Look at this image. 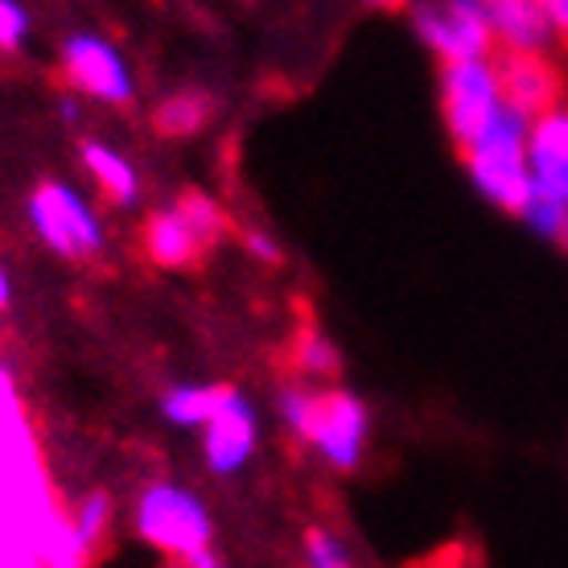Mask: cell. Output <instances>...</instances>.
Masks as SVG:
<instances>
[{"label":"cell","mask_w":568,"mask_h":568,"mask_svg":"<svg viewBox=\"0 0 568 568\" xmlns=\"http://www.w3.org/2000/svg\"><path fill=\"white\" fill-rule=\"evenodd\" d=\"M284 413H288V420H293L301 437L313 440L334 466L351 469L358 462L367 416H363V404L355 396H346L338 387H329V392H293L284 399Z\"/></svg>","instance_id":"3957f363"},{"label":"cell","mask_w":568,"mask_h":568,"mask_svg":"<svg viewBox=\"0 0 568 568\" xmlns=\"http://www.w3.org/2000/svg\"><path fill=\"white\" fill-rule=\"evenodd\" d=\"M556 240H565V243H568V219H565V227H560V235H556Z\"/></svg>","instance_id":"cb8c5ba5"},{"label":"cell","mask_w":568,"mask_h":568,"mask_svg":"<svg viewBox=\"0 0 568 568\" xmlns=\"http://www.w3.org/2000/svg\"><path fill=\"white\" fill-rule=\"evenodd\" d=\"M531 182L568 202V112H544L531 129Z\"/></svg>","instance_id":"8fae6325"},{"label":"cell","mask_w":568,"mask_h":568,"mask_svg":"<svg viewBox=\"0 0 568 568\" xmlns=\"http://www.w3.org/2000/svg\"><path fill=\"white\" fill-rule=\"evenodd\" d=\"M79 565L87 560L74 519L50 503L29 425L0 379V565Z\"/></svg>","instance_id":"6da1fadb"},{"label":"cell","mask_w":568,"mask_h":568,"mask_svg":"<svg viewBox=\"0 0 568 568\" xmlns=\"http://www.w3.org/2000/svg\"><path fill=\"white\" fill-rule=\"evenodd\" d=\"M440 103H445V124L454 132L457 149H466L490 124V115L503 108L495 67H486L478 58L445 62V71H440Z\"/></svg>","instance_id":"5b68a950"},{"label":"cell","mask_w":568,"mask_h":568,"mask_svg":"<svg viewBox=\"0 0 568 568\" xmlns=\"http://www.w3.org/2000/svg\"><path fill=\"white\" fill-rule=\"evenodd\" d=\"M486 13L495 38H503V45H519V50H540L548 42V13L540 0H474Z\"/></svg>","instance_id":"7c38bea8"},{"label":"cell","mask_w":568,"mask_h":568,"mask_svg":"<svg viewBox=\"0 0 568 568\" xmlns=\"http://www.w3.org/2000/svg\"><path fill=\"white\" fill-rule=\"evenodd\" d=\"M211 120V100L206 95H173L170 103H161L153 115V124L161 136H190V132H199L202 124Z\"/></svg>","instance_id":"9a60e30c"},{"label":"cell","mask_w":568,"mask_h":568,"mask_svg":"<svg viewBox=\"0 0 568 568\" xmlns=\"http://www.w3.org/2000/svg\"><path fill=\"white\" fill-rule=\"evenodd\" d=\"M310 556H313V565H342L346 556L334 548V540H326L322 531H310Z\"/></svg>","instance_id":"ffe728a7"},{"label":"cell","mask_w":568,"mask_h":568,"mask_svg":"<svg viewBox=\"0 0 568 568\" xmlns=\"http://www.w3.org/2000/svg\"><path fill=\"white\" fill-rule=\"evenodd\" d=\"M416 26L445 62L483 58L495 45V29L474 0H428L416 9Z\"/></svg>","instance_id":"52a82bcc"},{"label":"cell","mask_w":568,"mask_h":568,"mask_svg":"<svg viewBox=\"0 0 568 568\" xmlns=\"http://www.w3.org/2000/svg\"><path fill=\"white\" fill-rule=\"evenodd\" d=\"M462 156L478 185L503 211L524 214L527 199H531V173L524 165V115L503 103L490 115V124L462 149Z\"/></svg>","instance_id":"7a4b0ae2"},{"label":"cell","mask_w":568,"mask_h":568,"mask_svg":"<svg viewBox=\"0 0 568 568\" xmlns=\"http://www.w3.org/2000/svg\"><path fill=\"white\" fill-rule=\"evenodd\" d=\"M371 4H375V9H387V13H396V9H404L408 0H371Z\"/></svg>","instance_id":"7402d4cb"},{"label":"cell","mask_w":568,"mask_h":568,"mask_svg":"<svg viewBox=\"0 0 568 568\" xmlns=\"http://www.w3.org/2000/svg\"><path fill=\"white\" fill-rule=\"evenodd\" d=\"M540 4H544V13H548V21L565 33V42H568V0H540Z\"/></svg>","instance_id":"44dd1931"},{"label":"cell","mask_w":568,"mask_h":568,"mask_svg":"<svg viewBox=\"0 0 568 568\" xmlns=\"http://www.w3.org/2000/svg\"><path fill=\"white\" fill-rule=\"evenodd\" d=\"M67 74H71V83H79L83 91L100 95V100L124 103L132 95L120 58L103 42H95V38H74L67 45Z\"/></svg>","instance_id":"9c48e42d"},{"label":"cell","mask_w":568,"mask_h":568,"mask_svg":"<svg viewBox=\"0 0 568 568\" xmlns=\"http://www.w3.org/2000/svg\"><path fill=\"white\" fill-rule=\"evenodd\" d=\"M231 387H185V392H173L165 399V413L173 420H211L223 404H227Z\"/></svg>","instance_id":"e0dca14e"},{"label":"cell","mask_w":568,"mask_h":568,"mask_svg":"<svg viewBox=\"0 0 568 568\" xmlns=\"http://www.w3.org/2000/svg\"><path fill=\"white\" fill-rule=\"evenodd\" d=\"M495 79L503 103L524 120H540L544 112H552L560 103V91H565V79L552 62L540 50H519V45H507L498 54Z\"/></svg>","instance_id":"8992f818"},{"label":"cell","mask_w":568,"mask_h":568,"mask_svg":"<svg viewBox=\"0 0 568 568\" xmlns=\"http://www.w3.org/2000/svg\"><path fill=\"white\" fill-rule=\"evenodd\" d=\"M103 527H108V503H103V498H87L83 511L74 515V531H79L87 556H91V548H100Z\"/></svg>","instance_id":"ac0fdd59"},{"label":"cell","mask_w":568,"mask_h":568,"mask_svg":"<svg viewBox=\"0 0 568 568\" xmlns=\"http://www.w3.org/2000/svg\"><path fill=\"white\" fill-rule=\"evenodd\" d=\"M144 252L161 268H190L211 252V243L202 240L199 227L173 206V211H161L144 223Z\"/></svg>","instance_id":"30bf717a"},{"label":"cell","mask_w":568,"mask_h":568,"mask_svg":"<svg viewBox=\"0 0 568 568\" xmlns=\"http://www.w3.org/2000/svg\"><path fill=\"white\" fill-rule=\"evenodd\" d=\"M83 161L87 170L95 173V182H100V190L108 194L112 202H132V194H136V178H132L129 161H120V156L112 153V149H103V144H83Z\"/></svg>","instance_id":"5bb4252c"},{"label":"cell","mask_w":568,"mask_h":568,"mask_svg":"<svg viewBox=\"0 0 568 568\" xmlns=\"http://www.w3.org/2000/svg\"><path fill=\"white\" fill-rule=\"evenodd\" d=\"M9 301V284H4V272H0V305Z\"/></svg>","instance_id":"603a6c76"},{"label":"cell","mask_w":568,"mask_h":568,"mask_svg":"<svg viewBox=\"0 0 568 568\" xmlns=\"http://www.w3.org/2000/svg\"><path fill=\"white\" fill-rule=\"evenodd\" d=\"M141 536L153 548L170 556H182V565H214L211 552H202L211 540V524L199 503L173 486H153L141 498V511H136Z\"/></svg>","instance_id":"277c9868"},{"label":"cell","mask_w":568,"mask_h":568,"mask_svg":"<svg viewBox=\"0 0 568 568\" xmlns=\"http://www.w3.org/2000/svg\"><path fill=\"white\" fill-rule=\"evenodd\" d=\"M21 38H26V13L9 0H0V50H13Z\"/></svg>","instance_id":"d6986e66"},{"label":"cell","mask_w":568,"mask_h":568,"mask_svg":"<svg viewBox=\"0 0 568 568\" xmlns=\"http://www.w3.org/2000/svg\"><path fill=\"white\" fill-rule=\"evenodd\" d=\"M288 363L297 375H313V379H334L338 375V355L322 334H313L310 326L301 329L293 346H288Z\"/></svg>","instance_id":"2e32d148"},{"label":"cell","mask_w":568,"mask_h":568,"mask_svg":"<svg viewBox=\"0 0 568 568\" xmlns=\"http://www.w3.org/2000/svg\"><path fill=\"white\" fill-rule=\"evenodd\" d=\"M211 433H206V457H211L214 469H235L243 457L252 454V440H256V425H252V413L235 392L227 396V404L206 420Z\"/></svg>","instance_id":"4fadbf2b"},{"label":"cell","mask_w":568,"mask_h":568,"mask_svg":"<svg viewBox=\"0 0 568 568\" xmlns=\"http://www.w3.org/2000/svg\"><path fill=\"white\" fill-rule=\"evenodd\" d=\"M33 211V223L42 231L50 247H58L62 256H87L100 247V227L91 223V214L83 211V202L74 199L71 190L45 182L38 185V194L29 202Z\"/></svg>","instance_id":"ba28073f"}]
</instances>
